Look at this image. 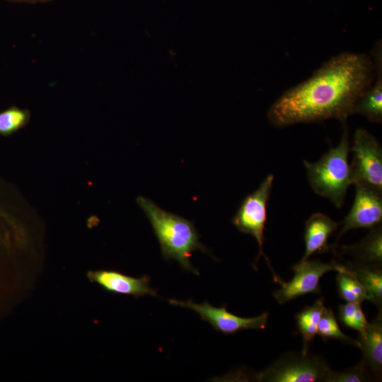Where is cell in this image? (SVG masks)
<instances>
[{"label": "cell", "instance_id": "cell-4", "mask_svg": "<svg viewBox=\"0 0 382 382\" xmlns=\"http://www.w3.org/2000/svg\"><path fill=\"white\" fill-rule=\"evenodd\" d=\"M274 181V175H268L260 186L248 195L241 203L232 224L241 232L252 236L257 241L259 253L255 262L262 255L272 270L274 280L279 277L275 273L270 260L263 251L264 231L267 221V204L270 198Z\"/></svg>", "mask_w": 382, "mask_h": 382}, {"label": "cell", "instance_id": "cell-18", "mask_svg": "<svg viewBox=\"0 0 382 382\" xmlns=\"http://www.w3.org/2000/svg\"><path fill=\"white\" fill-rule=\"evenodd\" d=\"M317 334L324 341L334 339L357 347L360 346L357 340L349 337L342 332L332 311L325 306L318 323Z\"/></svg>", "mask_w": 382, "mask_h": 382}, {"label": "cell", "instance_id": "cell-19", "mask_svg": "<svg viewBox=\"0 0 382 382\" xmlns=\"http://www.w3.org/2000/svg\"><path fill=\"white\" fill-rule=\"evenodd\" d=\"M30 112L16 106L0 112V135L8 137L24 128L30 122Z\"/></svg>", "mask_w": 382, "mask_h": 382}, {"label": "cell", "instance_id": "cell-22", "mask_svg": "<svg viewBox=\"0 0 382 382\" xmlns=\"http://www.w3.org/2000/svg\"><path fill=\"white\" fill-rule=\"evenodd\" d=\"M369 323L361 306L359 305L353 315L349 328L357 330L359 333L362 332L366 329Z\"/></svg>", "mask_w": 382, "mask_h": 382}, {"label": "cell", "instance_id": "cell-12", "mask_svg": "<svg viewBox=\"0 0 382 382\" xmlns=\"http://www.w3.org/2000/svg\"><path fill=\"white\" fill-rule=\"evenodd\" d=\"M359 348L363 354L361 362L377 379L381 378L382 369V318L381 311L359 334Z\"/></svg>", "mask_w": 382, "mask_h": 382}, {"label": "cell", "instance_id": "cell-14", "mask_svg": "<svg viewBox=\"0 0 382 382\" xmlns=\"http://www.w3.org/2000/svg\"><path fill=\"white\" fill-rule=\"evenodd\" d=\"M343 253L352 257L354 262L381 266L382 227L381 224L371 228L370 232L360 241L353 245L342 246Z\"/></svg>", "mask_w": 382, "mask_h": 382}, {"label": "cell", "instance_id": "cell-23", "mask_svg": "<svg viewBox=\"0 0 382 382\" xmlns=\"http://www.w3.org/2000/svg\"><path fill=\"white\" fill-rule=\"evenodd\" d=\"M9 2L14 3H27V4H38V3H47L52 0H5Z\"/></svg>", "mask_w": 382, "mask_h": 382}, {"label": "cell", "instance_id": "cell-20", "mask_svg": "<svg viewBox=\"0 0 382 382\" xmlns=\"http://www.w3.org/2000/svg\"><path fill=\"white\" fill-rule=\"evenodd\" d=\"M368 370L360 363L357 366L347 369L341 372L333 371L328 374L325 382H361L369 379Z\"/></svg>", "mask_w": 382, "mask_h": 382}, {"label": "cell", "instance_id": "cell-21", "mask_svg": "<svg viewBox=\"0 0 382 382\" xmlns=\"http://www.w3.org/2000/svg\"><path fill=\"white\" fill-rule=\"evenodd\" d=\"M359 305V303L347 302L339 306L338 319L344 326L350 327L353 315Z\"/></svg>", "mask_w": 382, "mask_h": 382}, {"label": "cell", "instance_id": "cell-16", "mask_svg": "<svg viewBox=\"0 0 382 382\" xmlns=\"http://www.w3.org/2000/svg\"><path fill=\"white\" fill-rule=\"evenodd\" d=\"M324 308V299H318L313 305L305 306L295 316L299 332L303 337L301 353L307 354L308 348L318 331V325Z\"/></svg>", "mask_w": 382, "mask_h": 382}, {"label": "cell", "instance_id": "cell-17", "mask_svg": "<svg viewBox=\"0 0 382 382\" xmlns=\"http://www.w3.org/2000/svg\"><path fill=\"white\" fill-rule=\"evenodd\" d=\"M336 280L341 299L347 302L359 303L364 301H370V297L361 283L347 267L345 271L338 272Z\"/></svg>", "mask_w": 382, "mask_h": 382}, {"label": "cell", "instance_id": "cell-13", "mask_svg": "<svg viewBox=\"0 0 382 382\" xmlns=\"http://www.w3.org/2000/svg\"><path fill=\"white\" fill-rule=\"evenodd\" d=\"M340 224L324 214H312L305 223V253L301 260H308L316 253L328 251V238Z\"/></svg>", "mask_w": 382, "mask_h": 382}, {"label": "cell", "instance_id": "cell-11", "mask_svg": "<svg viewBox=\"0 0 382 382\" xmlns=\"http://www.w3.org/2000/svg\"><path fill=\"white\" fill-rule=\"evenodd\" d=\"M378 42L371 52V59L375 66V83L369 86L356 103L354 114H359L369 121H382V57L381 45Z\"/></svg>", "mask_w": 382, "mask_h": 382}, {"label": "cell", "instance_id": "cell-10", "mask_svg": "<svg viewBox=\"0 0 382 382\" xmlns=\"http://www.w3.org/2000/svg\"><path fill=\"white\" fill-rule=\"evenodd\" d=\"M86 277L90 282L98 284L108 292L130 295L136 299L146 295L158 296L149 286L150 277L147 275L134 277L119 271L98 270H88Z\"/></svg>", "mask_w": 382, "mask_h": 382}, {"label": "cell", "instance_id": "cell-2", "mask_svg": "<svg viewBox=\"0 0 382 382\" xmlns=\"http://www.w3.org/2000/svg\"><path fill=\"white\" fill-rule=\"evenodd\" d=\"M137 202L151 224L164 259L176 260L185 270L199 275L190 262L192 253L199 250L210 254L200 242L194 222L162 209L142 196L137 198Z\"/></svg>", "mask_w": 382, "mask_h": 382}, {"label": "cell", "instance_id": "cell-6", "mask_svg": "<svg viewBox=\"0 0 382 382\" xmlns=\"http://www.w3.org/2000/svg\"><path fill=\"white\" fill-rule=\"evenodd\" d=\"M350 151L353 185L364 184L382 192V148L379 141L364 129H357Z\"/></svg>", "mask_w": 382, "mask_h": 382}, {"label": "cell", "instance_id": "cell-1", "mask_svg": "<svg viewBox=\"0 0 382 382\" xmlns=\"http://www.w3.org/2000/svg\"><path fill=\"white\" fill-rule=\"evenodd\" d=\"M375 66L366 54L344 52L325 62L307 80L289 88L267 112L277 127L337 119L345 123L374 83Z\"/></svg>", "mask_w": 382, "mask_h": 382}, {"label": "cell", "instance_id": "cell-7", "mask_svg": "<svg viewBox=\"0 0 382 382\" xmlns=\"http://www.w3.org/2000/svg\"><path fill=\"white\" fill-rule=\"evenodd\" d=\"M292 270L294 276L291 281L286 282L279 278L276 282L281 288L273 293V296L279 304H284L307 294H320L319 281L323 274L331 270L337 272L345 271L346 267L345 264L335 260L325 263L320 260L308 259L294 265Z\"/></svg>", "mask_w": 382, "mask_h": 382}, {"label": "cell", "instance_id": "cell-8", "mask_svg": "<svg viewBox=\"0 0 382 382\" xmlns=\"http://www.w3.org/2000/svg\"><path fill=\"white\" fill-rule=\"evenodd\" d=\"M168 302L172 305L193 310L202 320L208 322L215 330L225 335L234 334L244 330L264 329L269 317V313L264 312L255 317L243 318L228 311L226 305L216 308L207 301L197 303L191 300L183 301L170 299Z\"/></svg>", "mask_w": 382, "mask_h": 382}, {"label": "cell", "instance_id": "cell-15", "mask_svg": "<svg viewBox=\"0 0 382 382\" xmlns=\"http://www.w3.org/2000/svg\"><path fill=\"white\" fill-rule=\"evenodd\" d=\"M345 265L361 283L370 297V302L374 303L379 308V311H381V266L359 264L349 261H347Z\"/></svg>", "mask_w": 382, "mask_h": 382}, {"label": "cell", "instance_id": "cell-3", "mask_svg": "<svg viewBox=\"0 0 382 382\" xmlns=\"http://www.w3.org/2000/svg\"><path fill=\"white\" fill-rule=\"evenodd\" d=\"M345 123L342 139L336 147L330 148L316 162L303 161L311 187L317 195L327 198L337 208L342 207L347 191L353 185L348 162L350 147Z\"/></svg>", "mask_w": 382, "mask_h": 382}, {"label": "cell", "instance_id": "cell-9", "mask_svg": "<svg viewBox=\"0 0 382 382\" xmlns=\"http://www.w3.org/2000/svg\"><path fill=\"white\" fill-rule=\"evenodd\" d=\"M352 207L342 221V228L335 245L341 236L352 229L372 228L381 224L382 192L364 184H355Z\"/></svg>", "mask_w": 382, "mask_h": 382}, {"label": "cell", "instance_id": "cell-5", "mask_svg": "<svg viewBox=\"0 0 382 382\" xmlns=\"http://www.w3.org/2000/svg\"><path fill=\"white\" fill-rule=\"evenodd\" d=\"M331 369L322 357L287 353L257 375V379L269 382L325 381Z\"/></svg>", "mask_w": 382, "mask_h": 382}]
</instances>
